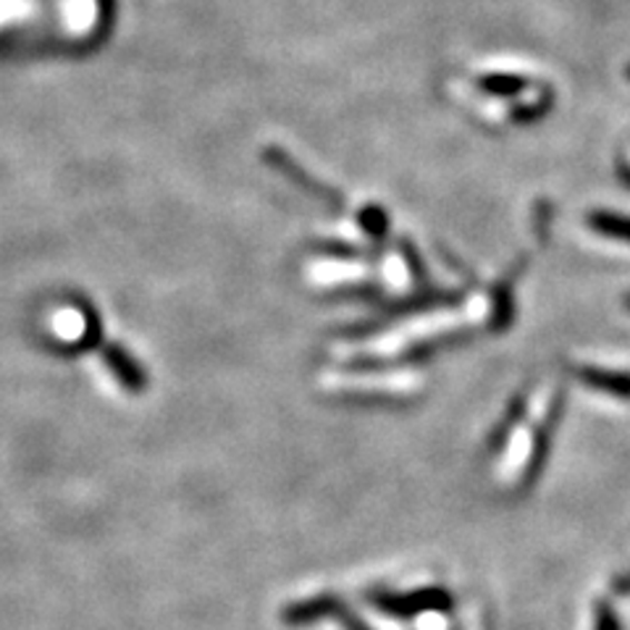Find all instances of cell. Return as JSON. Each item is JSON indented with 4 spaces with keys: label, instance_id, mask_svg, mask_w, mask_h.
<instances>
[{
    "label": "cell",
    "instance_id": "6da1fadb",
    "mask_svg": "<svg viewBox=\"0 0 630 630\" xmlns=\"http://www.w3.org/2000/svg\"><path fill=\"white\" fill-rule=\"evenodd\" d=\"M581 378L585 384H591L593 390L610 392L614 397L630 400V373H618V371H602V368H583Z\"/></svg>",
    "mask_w": 630,
    "mask_h": 630
},
{
    "label": "cell",
    "instance_id": "7a4b0ae2",
    "mask_svg": "<svg viewBox=\"0 0 630 630\" xmlns=\"http://www.w3.org/2000/svg\"><path fill=\"white\" fill-rule=\"evenodd\" d=\"M591 226L599 234H607V237L630 242V218L618 216V214H593Z\"/></svg>",
    "mask_w": 630,
    "mask_h": 630
},
{
    "label": "cell",
    "instance_id": "3957f363",
    "mask_svg": "<svg viewBox=\"0 0 630 630\" xmlns=\"http://www.w3.org/2000/svg\"><path fill=\"white\" fill-rule=\"evenodd\" d=\"M626 305H628V311H630V292L626 295Z\"/></svg>",
    "mask_w": 630,
    "mask_h": 630
},
{
    "label": "cell",
    "instance_id": "277c9868",
    "mask_svg": "<svg viewBox=\"0 0 630 630\" xmlns=\"http://www.w3.org/2000/svg\"><path fill=\"white\" fill-rule=\"evenodd\" d=\"M626 75H628V79H630V66H628V71H626Z\"/></svg>",
    "mask_w": 630,
    "mask_h": 630
}]
</instances>
